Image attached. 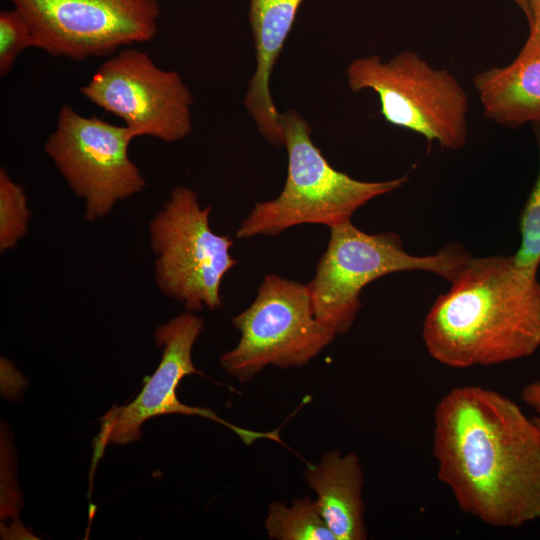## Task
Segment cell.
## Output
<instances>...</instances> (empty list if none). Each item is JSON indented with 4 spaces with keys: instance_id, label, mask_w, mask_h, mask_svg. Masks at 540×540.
<instances>
[{
    "instance_id": "cell-1",
    "label": "cell",
    "mask_w": 540,
    "mask_h": 540,
    "mask_svg": "<svg viewBox=\"0 0 540 540\" xmlns=\"http://www.w3.org/2000/svg\"><path fill=\"white\" fill-rule=\"evenodd\" d=\"M432 453L459 509L495 528L540 520V429L504 394L457 386L436 403Z\"/></svg>"
},
{
    "instance_id": "cell-2",
    "label": "cell",
    "mask_w": 540,
    "mask_h": 540,
    "mask_svg": "<svg viewBox=\"0 0 540 540\" xmlns=\"http://www.w3.org/2000/svg\"><path fill=\"white\" fill-rule=\"evenodd\" d=\"M422 339L430 357L452 368L531 356L540 347L537 270L513 255L471 257L425 316Z\"/></svg>"
},
{
    "instance_id": "cell-3",
    "label": "cell",
    "mask_w": 540,
    "mask_h": 540,
    "mask_svg": "<svg viewBox=\"0 0 540 540\" xmlns=\"http://www.w3.org/2000/svg\"><path fill=\"white\" fill-rule=\"evenodd\" d=\"M281 124L288 155L284 187L275 199L255 204L237 229V238L276 236L300 224L331 227L408 181L407 175L375 182L354 179L327 161L311 139L309 123L296 110L282 113Z\"/></svg>"
},
{
    "instance_id": "cell-4",
    "label": "cell",
    "mask_w": 540,
    "mask_h": 540,
    "mask_svg": "<svg viewBox=\"0 0 540 540\" xmlns=\"http://www.w3.org/2000/svg\"><path fill=\"white\" fill-rule=\"evenodd\" d=\"M329 228L328 246L307 288L315 317L336 335L352 327L361 291L372 281L395 272L426 271L452 282L472 257L459 244L432 255H411L397 233H365L351 220Z\"/></svg>"
},
{
    "instance_id": "cell-5",
    "label": "cell",
    "mask_w": 540,
    "mask_h": 540,
    "mask_svg": "<svg viewBox=\"0 0 540 540\" xmlns=\"http://www.w3.org/2000/svg\"><path fill=\"white\" fill-rule=\"evenodd\" d=\"M352 92L372 90L389 124L458 150L467 140L468 97L458 80L418 53L402 51L388 61L378 55L354 59L346 70Z\"/></svg>"
},
{
    "instance_id": "cell-6",
    "label": "cell",
    "mask_w": 540,
    "mask_h": 540,
    "mask_svg": "<svg viewBox=\"0 0 540 540\" xmlns=\"http://www.w3.org/2000/svg\"><path fill=\"white\" fill-rule=\"evenodd\" d=\"M210 211L195 191L177 186L148 225L157 288L190 312L222 306V280L237 264L233 240L213 232Z\"/></svg>"
},
{
    "instance_id": "cell-7",
    "label": "cell",
    "mask_w": 540,
    "mask_h": 540,
    "mask_svg": "<svg viewBox=\"0 0 540 540\" xmlns=\"http://www.w3.org/2000/svg\"><path fill=\"white\" fill-rule=\"evenodd\" d=\"M238 344L220 356L222 368L247 382L265 367H302L337 336L314 315L307 285L266 275L257 296L232 318Z\"/></svg>"
},
{
    "instance_id": "cell-8",
    "label": "cell",
    "mask_w": 540,
    "mask_h": 540,
    "mask_svg": "<svg viewBox=\"0 0 540 540\" xmlns=\"http://www.w3.org/2000/svg\"><path fill=\"white\" fill-rule=\"evenodd\" d=\"M134 139L125 125L81 115L70 105L59 109L44 152L84 201L86 220L104 218L118 202L145 188L146 180L128 153Z\"/></svg>"
},
{
    "instance_id": "cell-9",
    "label": "cell",
    "mask_w": 540,
    "mask_h": 540,
    "mask_svg": "<svg viewBox=\"0 0 540 540\" xmlns=\"http://www.w3.org/2000/svg\"><path fill=\"white\" fill-rule=\"evenodd\" d=\"M28 23L34 47L83 61L152 41L158 0H10Z\"/></svg>"
},
{
    "instance_id": "cell-10",
    "label": "cell",
    "mask_w": 540,
    "mask_h": 540,
    "mask_svg": "<svg viewBox=\"0 0 540 540\" xmlns=\"http://www.w3.org/2000/svg\"><path fill=\"white\" fill-rule=\"evenodd\" d=\"M80 93L120 118L135 138L149 136L173 143L192 131L193 97L182 77L132 46L104 61Z\"/></svg>"
},
{
    "instance_id": "cell-11",
    "label": "cell",
    "mask_w": 540,
    "mask_h": 540,
    "mask_svg": "<svg viewBox=\"0 0 540 540\" xmlns=\"http://www.w3.org/2000/svg\"><path fill=\"white\" fill-rule=\"evenodd\" d=\"M203 329V319L190 311L156 328L155 341L162 348L159 366L133 401L113 407L103 415L100 432L94 441V457L101 455L107 445L138 441L145 421L166 414L214 420L233 430L247 445L262 438L281 440L278 429L270 432L247 430L221 419L209 409L189 406L178 400L176 390L180 381L191 374H202L193 364L192 349Z\"/></svg>"
},
{
    "instance_id": "cell-12",
    "label": "cell",
    "mask_w": 540,
    "mask_h": 540,
    "mask_svg": "<svg viewBox=\"0 0 540 540\" xmlns=\"http://www.w3.org/2000/svg\"><path fill=\"white\" fill-rule=\"evenodd\" d=\"M303 0H250L249 21L256 68L249 80L244 105L263 138L283 146L281 114L270 90V79Z\"/></svg>"
},
{
    "instance_id": "cell-13",
    "label": "cell",
    "mask_w": 540,
    "mask_h": 540,
    "mask_svg": "<svg viewBox=\"0 0 540 540\" xmlns=\"http://www.w3.org/2000/svg\"><path fill=\"white\" fill-rule=\"evenodd\" d=\"M304 478L336 540L367 539L364 474L357 454L331 450L317 463H307Z\"/></svg>"
},
{
    "instance_id": "cell-14",
    "label": "cell",
    "mask_w": 540,
    "mask_h": 540,
    "mask_svg": "<svg viewBox=\"0 0 540 540\" xmlns=\"http://www.w3.org/2000/svg\"><path fill=\"white\" fill-rule=\"evenodd\" d=\"M473 84L486 119L508 128L540 122V44L524 43L509 65L477 73Z\"/></svg>"
},
{
    "instance_id": "cell-15",
    "label": "cell",
    "mask_w": 540,
    "mask_h": 540,
    "mask_svg": "<svg viewBox=\"0 0 540 540\" xmlns=\"http://www.w3.org/2000/svg\"><path fill=\"white\" fill-rule=\"evenodd\" d=\"M268 537L274 540H336L316 500L296 498L290 505L272 502L265 518Z\"/></svg>"
},
{
    "instance_id": "cell-16",
    "label": "cell",
    "mask_w": 540,
    "mask_h": 540,
    "mask_svg": "<svg viewBox=\"0 0 540 540\" xmlns=\"http://www.w3.org/2000/svg\"><path fill=\"white\" fill-rule=\"evenodd\" d=\"M30 209L23 187L0 169V251L14 248L28 230Z\"/></svg>"
},
{
    "instance_id": "cell-17",
    "label": "cell",
    "mask_w": 540,
    "mask_h": 540,
    "mask_svg": "<svg viewBox=\"0 0 540 540\" xmlns=\"http://www.w3.org/2000/svg\"><path fill=\"white\" fill-rule=\"evenodd\" d=\"M539 153V170L519 218L520 245L513 255L522 267L538 270L540 265V122L532 124Z\"/></svg>"
},
{
    "instance_id": "cell-18",
    "label": "cell",
    "mask_w": 540,
    "mask_h": 540,
    "mask_svg": "<svg viewBox=\"0 0 540 540\" xmlns=\"http://www.w3.org/2000/svg\"><path fill=\"white\" fill-rule=\"evenodd\" d=\"M34 47L31 29L15 9L0 12V75L5 77L14 67L19 55Z\"/></svg>"
},
{
    "instance_id": "cell-19",
    "label": "cell",
    "mask_w": 540,
    "mask_h": 540,
    "mask_svg": "<svg viewBox=\"0 0 540 540\" xmlns=\"http://www.w3.org/2000/svg\"><path fill=\"white\" fill-rule=\"evenodd\" d=\"M529 15L527 18L529 24V35L526 44H540V0H527Z\"/></svg>"
},
{
    "instance_id": "cell-20",
    "label": "cell",
    "mask_w": 540,
    "mask_h": 540,
    "mask_svg": "<svg viewBox=\"0 0 540 540\" xmlns=\"http://www.w3.org/2000/svg\"><path fill=\"white\" fill-rule=\"evenodd\" d=\"M520 397L540 416V380L526 384L521 390Z\"/></svg>"
},
{
    "instance_id": "cell-21",
    "label": "cell",
    "mask_w": 540,
    "mask_h": 540,
    "mask_svg": "<svg viewBox=\"0 0 540 540\" xmlns=\"http://www.w3.org/2000/svg\"><path fill=\"white\" fill-rule=\"evenodd\" d=\"M513 1L519 6V8L522 10L524 15L526 16V18H528L529 8H528L527 0H513Z\"/></svg>"
},
{
    "instance_id": "cell-22",
    "label": "cell",
    "mask_w": 540,
    "mask_h": 540,
    "mask_svg": "<svg viewBox=\"0 0 540 540\" xmlns=\"http://www.w3.org/2000/svg\"><path fill=\"white\" fill-rule=\"evenodd\" d=\"M533 420L535 421V423L537 424V426L540 429V416L533 417Z\"/></svg>"
}]
</instances>
